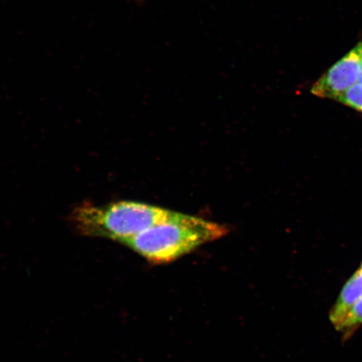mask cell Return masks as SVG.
Segmentation results:
<instances>
[{
    "mask_svg": "<svg viewBox=\"0 0 362 362\" xmlns=\"http://www.w3.org/2000/svg\"><path fill=\"white\" fill-rule=\"evenodd\" d=\"M361 62V53L358 45L316 81L312 87V94L321 98L338 101L348 90L359 83Z\"/></svg>",
    "mask_w": 362,
    "mask_h": 362,
    "instance_id": "3",
    "label": "cell"
},
{
    "mask_svg": "<svg viewBox=\"0 0 362 362\" xmlns=\"http://www.w3.org/2000/svg\"><path fill=\"white\" fill-rule=\"evenodd\" d=\"M344 105L362 112V83H357L338 99Z\"/></svg>",
    "mask_w": 362,
    "mask_h": 362,
    "instance_id": "6",
    "label": "cell"
},
{
    "mask_svg": "<svg viewBox=\"0 0 362 362\" xmlns=\"http://www.w3.org/2000/svg\"><path fill=\"white\" fill-rule=\"evenodd\" d=\"M361 47V74H360V79L359 83H362V42L359 44Z\"/></svg>",
    "mask_w": 362,
    "mask_h": 362,
    "instance_id": "7",
    "label": "cell"
},
{
    "mask_svg": "<svg viewBox=\"0 0 362 362\" xmlns=\"http://www.w3.org/2000/svg\"><path fill=\"white\" fill-rule=\"evenodd\" d=\"M174 211L135 202H117L98 206L83 203L75 208L70 221L76 232L124 243L151 226L164 223Z\"/></svg>",
    "mask_w": 362,
    "mask_h": 362,
    "instance_id": "2",
    "label": "cell"
},
{
    "mask_svg": "<svg viewBox=\"0 0 362 362\" xmlns=\"http://www.w3.org/2000/svg\"><path fill=\"white\" fill-rule=\"evenodd\" d=\"M362 297V264L344 284L334 305L329 310V319L336 328L341 322L351 308Z\"/></svg>",
    "mask_w": 362,
    "mask_h": 362,
    "instance_id": "4",
    "label": "cell"
},
{
    "mask_svg": "<svg viewBox=\"0 0 362 362\" xmlns=\"http://www.w3.org/2000/svg\"><path fill=\"white\" fill-rule=\"evenodd\" d=\"M362 325V297L353 305L341 323L334 329L344 337H349Z\"/></svg>",
    "mask_w": 362,
    "mask_h": 362,
    "instance_id": "5",
    "label": "cell"
},
{
    "mask_svg": "<svg viewBox=\"0 0 362 362\" xmlns=\"http://www.w3.org/2000/svg\"><path fill=\"white\" fill-rule=\"evenodd\" d=\"M228 233V230L220 224L174 212L164 223L151 226L123 244L148 262L164 264Z\"/></svg>",
    "mask_w": 362,
    "mask_h": 362,
    "instance_id": "1",
    "label": "cell"
},
{
    "mask_svg": "<svg viewBox=\"0 0 362 362\" xmlns=\"http://www.w3.org/2000/svg\"><path fill=\"white\" fill-rule=\"evenodd\" d=\"M138 1L142 2V1H144V0H138Z\"/></svg>",
    "mask_w": 362,
    "mask_h": 362,
    "instance_id": "8",
    "label": "cell"
}]
</instances>
